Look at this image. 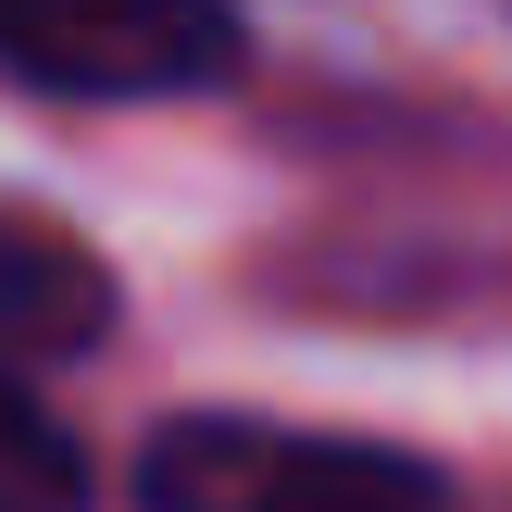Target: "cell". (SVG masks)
<instances>
[{
    "label": "cell",
    "mask_w": 512,
    "mask_h": 512,
    "mask_svg": "<svg viewBox=\"0 0 512 512\" xmlns=\"http://www.w3.org/2000/svg\"><path fill=\"white\" fill-rule=\"evenodd\" d=\"M113 325V275L88 238H63L50 213L0 200V350H88Z\"/></svg>",
    "instance_id": "3957f363"
},
{
    "label": "cell",
    "mask_w": 512,
    "mask_h": 512,
    "mask_svg": "<svg viewBox=\"0 0 512 512\" xmlns=\"http://www.w3.org/2000/svg\"><path fill=\"white\" fill-rule=\"evenodd\" d=\"M150 512H438V463L375 438H300V425L250 413H188L138 450Z\"/></svg>",
    "instance_id": "6da1fadb"
},
{
    "label": "cell",
    "mask_w": 512,
    "mask_h": 512,
    "mask_svg": "<svg viewBox=\"0 0 512 512\" xmlns=\"http://www.w3.org/2000/svg\"><path fill=\"white\" fill-rule=\"evenodd\" d=\"M0 512H88V450L0 375Z\"/></svg>",
    "instance_id": "277c9868"
},
{
    "label": "cell",
    "mask_w": 512,
    "mask_h": 512,
    "mask_svg": "<svg viewBox=\"0 0 512 512\" xmlns=\"http://www.w3.org/2000/svg\"><path fill=\"white\" fill-rule=\"evenodd\" d=\"M238 63L225 0H0V75L75 100H163Z\"/></svg>",
    "instance_id": "7a4b0ae2"
}]
</instances>
